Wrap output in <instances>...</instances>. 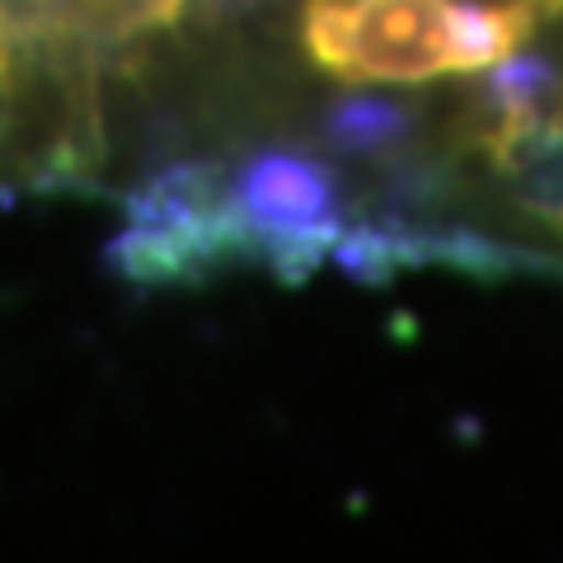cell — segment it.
<instances>
[{"mask_svg":"<svg viewBox=\"0 0 563 563\" xmlns=\"http://www.w3.org/2000/svg\"><path fill=\"white\" fill-rule=\"evenodd\" d=\"M563 0H301L306 57L347 85H428L498 66Z\"/></svg>","mask_w":563,"mask_h":563,"instance_id":"cell-1","label":"cell"},{"mask_svg":"<svg viewBox=\"0 0 563 563\" xmlns=\"http://www.w3.org/2000/svg\"><path fill=\"white\" fill-rule=\"evenodd\" d=\"M244 254L273 263L282 277H306L314 263L339 254V179L310 155L263 151L225 188Z\"/></svg>","mask_w":563,"mask_h":563,"instance_id":"cell-2","label":"cell"},{"mask_svg":"<svg viewBox=\"0 0 563 563\" xmlns=\"http://www.w3.org/2000/svg\"><path fill=\"white\" fill-rule=\"evenodd\" d=\"M244 254L235 211L202 169H174L136 192L113 240L118 273L136 282H184Z\"/></svg>","mask_w":563,"mask_h":563,"instance_id":"cell-3","label":"cell"},{"mask_svg":"<svg viewBox=\"0 0 563 563\" xmlns=\"http://www.w3.org/2000/svg\"><path fill=\"white\" fill-rule=\"evenodd\" d=\"M188 0H52L70 43H132L184 20Z\"/></svg>","mask_w":563,"mask_h":563,"instance_id":"cell-4","label":"cell"}]
</instances>
